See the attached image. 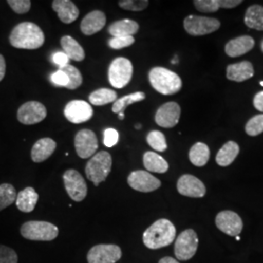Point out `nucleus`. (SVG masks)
<instances>
[{"mask_svg": "<svg viewBox=\"0 0 263 263\" xmlns=\"http://www.w3.org/2000/svg\"><path fill=\"white\" fill-rule=\"evenodd\" d=\"M10 43L18 49L34 50L44 44L45 36L37 25L29 22L21 23L16 26L10 34Z\"/></svg>", "mask_w": 263, "mask_h": 263, "instance_id": "f257e3e1", "label": "nucleus"}, {"mask_svg": "<svg viewBox=\"0 0 263 263\" xmlns=\"http://www.w3.org/2000/svg\"><path fill=\"white\" fill-rule=\"evenodd\" d=\"M176 227L165 218H161L149 226L143 233V244L151 250L167 247L176 239Z\"/></svg>", "mask_w": 263, "mask_h": 263, "instance_id": "f03ea898", "label": "nucleus"}, {"mask_svg": "<svg viewBox=\"0 0 263 263\" xmlns=\"http://www.w3.org/2000/svg\"><path fill=\"white\" fill-rule=\"evenodd\" d=\"M151 86L162 95H174L179 93L182 87V81L176 72L168 68L156 66L148 74Z\"/></svg>", "mask_w": 263, "mask_h": 263, "instance_id": "7ed1b4c3", "label": "nucleus"}, {"mask_svg": "<svg viewBox=\"0 0 263 263\" xmlns=\"http://www.w3.org/2000/svg\"><path fill=\"white\" fill-rule=\"evenodd\" d=\"M112 166L111 155L106 151H101L96 153L92 158L88 161L85 173L86 177L91 180L96 186L104 181L108 177Z\"/></svg>", "mask_w": 263, "mask_h": 263, "instance_id": "20e7f679", "label": "nucleus"}, {"mask_svg": "<svg viewBox=\"0 0 263 263\" xmlns=\"http://www.w3.org/2000/svg\"><path fill=\"white\" fill-rule=\"evenodd\" d=\"M21 234L31 241H53L59 235V228L47 221L31 220L22 226Z\"/></svg>", "mask_w": 263, "mask_h": 263, "instance_id": "39448f33", "label": "nucleus"}, {"mask_svg": "<svg viewBox=\"0 0 263 263\" xmlns=\"http://www.w3.org/2000/svg\"><path fill=\"white\" fill-rule=\"evenodd\" d=\"M133 71L131 61L122 57L116 58L108 68L109 83L116 89L124 88L131 81Z\"/></svg>", "mask_w": 263, "mask_h": 263, "instance_id": "423d86ee", "label": "nucleus"}, {"mask_svg": "<svg viewBox=\"0 0 263 263\" xmlns=\"http://www.w3.org/2000/svg\"><path fill=\"white\" fill-rule=\"evenodd\" d=\"M183 26L188 34L202 36L216 31L220 27V22L215 18L190 15L183 21Z\"/></svg>", "mask_w": 263, "mask_h": 263, "instance_id": "0eeeda50", "label": "nucleus"}, {"mask_svg": "<svg viewBox=\"0 0 263 263\" xmlns=\"http://www.w3.org/2000/svg\"><path fill=\"white\" fill-rule=\"evenodd\" d=\"M198 236L192 229H187L179 234L175 244V254L179 260H188L197 252Z\"/></svg>", "mask_w": 263, "mask_h": 263, "instance_id": "6e6552de", "label": "nucleus"}, {"mask_svg": "<svg viewBox=\"0 0 263 263\" xmlns=\"http://www.w3.org/2000/svg\"><path fill=\"white\" fill-rule=\"evenodd\" d=\"M64 183L67 194L76 202L83 201L87 196V184L79 172L67 170L64 174Z\"/></svg>", "mask_w": 263, "mask_h": 263, "instance_id": "1a4fd4ad", "label": "nucleus"}, {"mask_svg": "<svg viewBox=\"0 0 263 263\" xmlns=\"http://www.w3.org/2000/svg\"><path fill=\"white\" fill-rule=\"evenodd\" d=\"M122 256L120 247L101 244L93 247L87 254L88 263H115Z\"/></svg>", "mask_w": 263, "mask_h": 263, "instance_id": "9d476101", "label": "nucleus"}, {"mask_svg": "<svg viewBox=\"0 0 263 263\" xmlns=\"http://www.w3.org/2000/svg\"><path fill=\"white\" fill-rule=\"evenodd\" d=\"M74 145L78 156L82 159L94 156L99 148L97 136L89 129H83L76 134Z\"/></svg>", "mask_w": 263, "mask_h": 263, "instance_id": "9b49d317", "label": "nucleus"}, {"mask_svg": "<svg viewBox=\"0 0 263 263\" xmlns=\"http://www.w3.org/2000/svg\"><path fill=\"white\" fill-rule=\"evenodd\" d=\"M47 116L46 107L35 101L23 104L18 110V120L25 125H33L43 121Z\"/></svg>", "mask_w": 263, "mask_h": 263, "instance_id": "f8f14e48", "label": "nucleus"}, {"mask_svg": "<svg viewBox=\"0 0 263 263\" xmlns=\"http://www.w3.org/2000/svg\"><path fill=\"white\" fill-rule=\"evenodd\" d=\"M128 183L133 189L148 193L161 186V181L146 171H134L128 177Z\"/></svg>", "mask_w": 263, "mask_h": 263, "instance_id": "ddd939ff", "label": "nucleus"}, {"mask_svg": "<svg viewBox=\"0 0 263 263\" xmlns=\"http://www.w3.org/2000/svg\"><path fill=\"white\" fill-rule=\"evenodd\" d=\"M64 113L69 122L80 124L87 122L92 118L93 108L84 101L74 100L66 104Z\"/></svg>", "mask_w": 263, "mask_h": 263, "instance_id": "4468645a", "label": "nucleus"}, {"mask_svg": "<svg viewBox=\"0 0 263 263\" xmlns=\"http://www.w3.org/2000/svg\"><path fill=\"white\" fill-rule=\"evenodd\" d=\"M216 227L229 236L239 235L243 229V221L239 215L232 211L220 212L216 217Z\"/></svg>", "mask_w": 263, "mask_h": 263, "instance_id": "2eb2a0df", "label": "nucleus"}, {"mask_svg": "<svg viewBox=\"0 0 263 263\" xmlns=\"http://www.w3.org/2000/svg\"><path fill=\"white\" fill-rule=\"evenodd\" d=\"M180 106L175 102L161 105L155 114V122L162 128H174L180 118Z\"/></svg>", "mask_w": 263, "mask_h": 263, "instance_id": "dca6fc26", "label": "nucleus"}, {"mask_svg": "<svg viewBox=\"0 0 263 263\" xmlns=\"http://www.w3.org/2000/svg\"><path fill=\"white\" fill-rule=\"evenodd\" d=\"M179 194L186 197L202 198L206 194L204 183L192 175H183L177 183Z\"/></svg>", "mask_w": 263, "mask_h": 263, "instance_id": "f3484780", "label": "nucleus"}, {"mask_svg": "<svg viewBox=\"0 0 263 263\" xmlns=\"http://www.w3.org/2000/svg\"><path fill=\"white\" fill-rule=\"evenodd\" d=\"M106 24V17L104 12L100 10H95L87 14L82 20L80 28L85 35H93L101 31Z\"/></svg>", "mask_w": 263, "mask_h": 263, "instance_id": "a211bd4d", "label": "nucleus"}, {"mask_svg": "<svg viewBox=\"0 0 263 263\" xmlns=\"http://www.w3.org/2000/svg\"><path fill=\"white\" fill-rule=\"evenodd\" d=\"M52 7L60 20L65 24H71L79 16V10L70 0H54Z\"/></svg>", "mask_w": 263, "mask_h": 263, "instance_id": "6ab92c4d", "label": "nucleus"}, {"mask_svg": "<svg viewBox=\"0 0 263 263\" xmlns=\"http://www.w3.org/2000/svg\"><path fill=\"white\" fill-rule=\"evenodd\" d=\"M254 74V66L248 61L229 65L226 69V77L234 82H244L252 78Z\"/></svg>", "mask_w": 263, "mask_h": 263, "instance_id": "aec40b11", "label": "nucleus"}, {"mask_svg": "<svg viewBox=\"0 0 263 263\" xmlns=\"http://www.w3.org/2000/svg\"><path fill=\"white\" fill-rule=\"evenodd\" d=\"M254 46V38L249 35H243L234 38L226 45V53L231 58L242 56L250 52Z\"/></svg>", "mask_w": 263, "mask_h": 263, "instance_id": "412c9836", "label": "nucleus"}, {"mask_svg": "<svg viewBox=\"0 0 263 263\" xmlns=\"http://www.w3.org/2000/svg\"><path fill=\"white\" fill-rule=\"evenodd\" d=\"M56 141L50 138L40 139L34 143L31 149V159L35 163H41L47 160L56 151Z\"/></svg>", "mask_w": 263, "mask_h": 263, "instance_id": "4be33fe9", "label": "nucleus"}, {"mask_svg": "<svg viewBox=\"0 0 263 263\" xmlns=\"http://www.w3.org/2000/svg\"><path fill=\"white\" fill-rule=\"evenodd\" d=\"M140 26L137 22L130 19L120 20L114 22L108 28V32L112 37L133 36L139 31Z\"/></svg>", "mask_w": 263, "mask_h": 263, "instance_id": "5701e85b", "label": "nucleus"}, {"mask_svg": "<svg viewBox=\"0 0 263 263\" xmlns=\"http://www.w3.org/2000/svg\"><path fill=\"white\" fill-rule=\"evenodd\" d=\"M38 201L37 192L34 188L27 187L20 191L16 198L17 208L23 213H30L34 210Z\"/></svg>", "mask_w": 263, "mask_h": 263, "instance_id": "b1692460", "label": "nucleus"}, {"mask_svg": "<svg viewBox=\"0 0 263 263\" xmlns=\"http://www.w3.org/2000/svg\"><path fill=\"white\" fill-rule=\"evenodd\" d=\"M240 152V147L235 141H227L216 154V163L221 167H227L232 164Z\"/></svg>", "mask_w": 263, "mask_h": 263, "instance_id": "393cba45", "label": "nucleus"}, {"mask_svg": "<svg viewBox=\"0 0 263 263\" xmlns=\"http://www.w3.org/2000/svg\"><path fill=\"white\" fill-rule=\"evenodd\" d=\"M61 45L69 60H73L76 62H81L85 59L84 49L76 41L74 38L66 35L61 39Z\"/></svg>", "mask_w": 263, "mask_h": 263, "instance_id": "a878e982", "label": "nucleus"}, {"mask_svg": "<svg viewBox=\"0 0 263 263\" xmlns=\"http://www.w3.org/2000/svg\"><path fill=\"white\" fill-rule=\"evenodd\" d=\"M143 165L145 169L152 173L164 174L169 170V164L159 154L152 151H146L143 155Z\"/></svg>", "mask_w": 263, "mask_h": 263, "instance_id": "bb28decb", "label": "nucleus"}, {"mask_svg": "<svg viewBox=\"0 0 263 263\" xmlns=\"http://www.w3.org/2000/svg\"><path fill=\"white\" fill-rule=\"evenodd\" d=\"M210 159V148L206 143L197 142L189 151V160L196 167H203Z\"/></svg>", "mask_w": 263, "mask_h": 263, "instance_id": "cd10ccee", "label": "nucleus"}, {"mask_svg": "<svg viewBox=\"0 0 263 263\" xmlns=\"http://www.w3.org/2000/svg\"><path fill=\"white\" fill-rule=\"evenodd\" d=\"M245 24L248 28L263 30V6L256 4L250 6L245 14Z\"/></svg>", "mask_w": 263, "mask_h": 263, "instance_id": "c85d7f7f", "label": "nucleus"}, {"mask_svg": "<svg viewBox=\"0 0 263 263\" xmlns=\"http://www.w3.org/2000/svg\"><path fill=\"white\" fill-rule=\"evenodd\" d=\"M117 100V93L111 89L102 88L96 90L89 96V101L93 105L102 106L105 104L114 103Z\"/></svg>", "mask_w": 263, "mask_h": 263, "instance_id": "c756f323", "label": "nucleus"}, {"mask_svg": "<svg viewBox=\"0 0 263 263\" xmlns=\"http://www.w3.org/2000/svg\"><path fill=\"white\" fill-rule=\"evenodd\" d=\"M145 98H146V96L143 92H136L133 94L124 96L113 103L112 111L114 113H118V114L124 113L126 107H128L129 105L135 104V103L141 102V101L145 100Z\"/></svg>", "mask_w": 263, "mask_h": 263, "instance_id": "7c9ffc66", "label": "nucleus"}, {"mask_svg": "<svg viewBox=\"0 0 263 263\" xmlns=\"http://www.w3.org/2000/svg\"><path fill=\"white\" fill-rule=\"evenodd\" d=\"M17 198V191L9 183L0 184V212L12 205Z\"/></svg>", "mask_w": 263, "mask_h": 263, "instance_id": "2f4dec72", "label": "nucleus"}, {"mask_svg": "<svg viewBox=\"0 0 263 263\" xmlns=\"http://www.w3.org/2000/svg\"><path fill=\"white\" fill-rule=\"evenodd\" d=\"M60 69H62L68 78V83L66 85V88L69 90H76L78 87L81 86L82 81H83L82 76H81L79 69H77L76 66L67 65Z\"/></svg>", "mask_w": 263, "mask_h": 263, "instance_id": "473e14b6", "label": "nucleus"}, {"mask_svg": "<svg viewBox=\"0 0 263 263\" xmlns=\"http://www.w3.org/2000/svg\"><path fill=\"white\" fill-rule=\"evenodd\" d=\"M146 141L154 151L164 152L167 151L168 144L164 134L160 131H151L146 137Z\"/></svg>", "mask_w": 263, "mask_h": 263, "instance_id": "72a5a7b5", "label": "nucleus"}, {"mask_svg": "<svg viewBox=\"0 0 263 263\" xmlns=\"http://www.w3.org/2000/svg\"><path fill=\"white\" fill-rule=\"evenodd\" d=\"M245 131L251 137H256L263 133V114H258L251 118L246 124Z\"/></svg>", "mask_w": 263, "mask_h": 263, "instance_id": "f704fd0d", "label": "nucleus"}, {"mask_svg": "<svg viewBox=\"0 0 263 263\" xmlns=\"http://www.w3.org/2000/svg\"><path fill=\"white\" fill-rule=\"evenodd\" d=\"M196 9L203 13H214L222 8V0H195Z\"/></svg>", "mask_w": 263, "mask_h": 263, "instance_id": "c9c22d12", "label": "nucleus"}, {"mask_svg": "<svg viewBox=\"0 0 263 263\" xmlns=\"http://www.w3.org/2000/svg\"><path fill=\"white\" fill-rule=\"evenodd\" d=\"M119 6L125 10H130V11H142L145 9L149 2L147 0H122L118 2Z\"/></svg>", "mask_w": 263, "mask_h": 263, "instance_id": "e433bc0d", "label": "nucleus"}, {"mask_svg": "<svg viewBox=\"0 0 263 263\" xmlns=\"http://www.w3.org/2000/svg\"><path fill=\"white\" fill-rule=\"evenodd\" d=\"M135 43V38L133 36H118L111 37L108 40L109 47L114 50H120L123 48L129 47Z\"/></svg>", "mask_w": 263, "mask_h": 263, "instance_id": "4c0bfd02", "label": "nucleus"}, {"mask_svg": "<svg viewBox=\"0 0 263 263\" xmlns=\"http://www.w3.org/2000/svg\"><path fill=\"white\" fill-rule=\"evenodd\" d=\"M0 263H18V254L9 247L0 245Z\"/></svg>", "mask_w": 263, "mask_h": 263, "instance_id": "58836bf2", "label": "nucleus"}, {"mask_svg": "<svg viewBox=\"0 0 263 263\" xmlns=\"http://www.w3.org/2000/svg\"><path fill=\"white\" fill-rule=\"evenodd\" d=\"M7 3L18 14L28 13L31 7V2L29 0H8Z\"/></svg>", "mask_w": 263, "mask_h": 263, "instance_id": "ea45409f", "label": "nucleus"}, {"mask_svg": "<svg viewBox=\"0 0 263 263\" xmlns=\"http://www.w3.org/2000/svg\"><path fill=\"white\" fill-rule=\"evenodd\" d=\"M119 141V134L115 129L108 128L104 132V143L107 147H113Z\"/></svg>", "mask_w": 263, "mask_h": 263, "instance_id": "a19ab883", "label": "nucleus"}, {"mask_svg": "<svg viewBox=\"0 0 263 263\" xmlns=\"http://www.w3.org/2000/svg\"><path fill=\"white\" fill-rule=\"evenodd\" d=\"M51 80L54 84L57 86H62V87H66L68 83V78L62 69H59L56 72H54L51 76Z\"/></svg>", "mask_w": 263, "mask_h": 263, "instance_id": "79ce46f5", "label": "nucleus"}, {"mask_svg": "<svg viewBox=\"0 0 263 263\" xmlns=\"http://www.w3.org/2000/svg\"><path fill=\"white\" fill-rule=\"evenodd\" d=\"M52 60L57 66H60V68H63L64 66H67L69 61V59L64 52H57L55 54H53Z\"/></svg>", "mask_w": 263, "mask_h": 263, "instance_id": "37998d69", "label": "nucleus"}, {"mask_svg": "<svg viewBox=\"0 0 263 263\" xmlns=\"http://www.w3.org/2000/svg\"><path fill=\"white\" fill-rule=\"evenodd\" d=\"M254 107H255L258 111L263 112V91L258 92L257 94L254 96Z\"/></svg>", "mask_w": 263, "mask_h": 263, "instance_id": "c03bdc74", "label": "nucleus"}, {"mask_svg": "<svg viewBox=\"0 0 263 263\" xmlns=\"http://www.w3.org/2000/svg\"><path fill=\"white\" fill-rule=\"evenodd\" d=\"M6 72V64H5V60L4 57L0 55V81L4 78Z\"/></svg>", "mask_w": 263, "mask_h": 263, "instance_id": "a18cd8bd", "label": "nucleus"}, {"mask_svg": "<svg viewBox=\"0 0 263 263\" xmlns=\"http://www.w3.org/2000/svg\"><path fill=\"white\" fill-rule=\"evenodd\" d=\"M159 263H179L178 262V260H176L175 258L173 257H170V256H166V257H163L162 259H160Z\"/></svg>", "mask_w": 263, "mask_h": 263, "instance_id": "49530a36", "label": "nucleus"}, {"mask_svg": "<svg viewBox=\"0 0 263 263\" xmlns=\"http://www.w3.org/2000/svg\"><path fill=\"white\" fill-rule=\"evenodd\" d=\"M118 118H119L120 120H123V119L125 118V115H124V113H119V114H118Z\"/></svg>", "mask_w": 263, "mask_h": 263, "instance_id": "de8ad7c7", "label": "nucleus"}, {"mask_svg": "<svg viewBox=\"0 0 263 263\" xmlns=\"http://www.w3.org/2000/svg\"><path fill=\"white\" fill-rule=\"evenodd\" d=\"M141 125H136V128H137V129H139V130L141 129Z\"/></svg>", "mask_w": 263, "mask_h": 263, "instance_id": "09e8293b", "label": "nucleus"}, {"mask_svg": "<svg viewBox=\"0 0 263 263\" xmlns=\"http://www.w3.org/2000/svg\"><path fill=\"white\" fill-rule=\"evenodd\" d=\"M261 50H262V52H263V40H262V42H261Z\"/></svg>", "mask_w": 263, "mask_h": 263, "instance_id": "8fccbe9b", "label": "nucleus"}, {"mask_svg": "<svg viewBox=\"0 0 263 263\" xmlns=\"http://www.w3.org/2000/svg\"><path fill=\"white\" fill-rule=\"evenodd\" d=\"M260 85H261V86H263V81H261V82H260Z\"/></svg>", "mask_w": 263, "mask_h": 263, "instance_id": "3c124183", "label": "nucleus"}]
</instances>
